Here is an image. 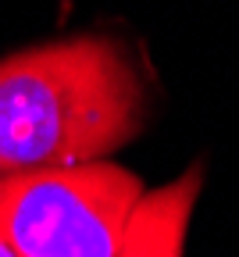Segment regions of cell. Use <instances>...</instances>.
I'll return each mask as SVG.
<instances>
[{
  "mask_svg": "<svg viewBox=\"0 0 239 257\" xmlns=\"http://www.w3.org/2000/svg\"><path fill=\"white\" fill-rule=\"evenodd\" d=\"M200 189H203V168L193 165L175 182L143 193L122 257H182Z\"/></svg>",
  "mask_w": 239,
  "mask_h": 257,
  "instance_id": "3",
  "label": "cell"
},
{
  "mask_svg": "<svg viewBox=\"0 0 239 257\" xmlns=\"http://www.w3.org/2000/svg\"><path fill=\"white\" fill-rule=\"evenodd\" d=\"M0 257H15V253H11V246H8L4 239H0Z\"/></svg>",
  "mask_w": 239,
  "mask_h": 257,
  "instance_id": "4",
  "label": "cell"
},
{
  "mask_svg": "<svg viewBox=\"0 0 239 257\" xmlns=\"http://www.w3.org/2000/svg\"><path fill=\"white\" fill-rule=\"evenodd\" d=\"M143 182L114 161L0 179V239L15 257H122Z\"/></svg>",
  "mask_w": 239,
  "mask_h": 257,
  "instance_id": "2",
  "label": "cell"
},
{
  "mask_svg": "<svg viewBox=\"0 0 239 257\" xmlns=\"http://www.w3.org/2000/svg\"><path fill=\"white\" fill-rule=\"evenodd\" d=\"M147 121V86L122 43L72 36L0 61V179L107 161Z\"/></svg>",
  "mask_w": 239,
  "mask_h": 257,
  "instance_id": "1",
  "label": "cell"
}]
</instances>
